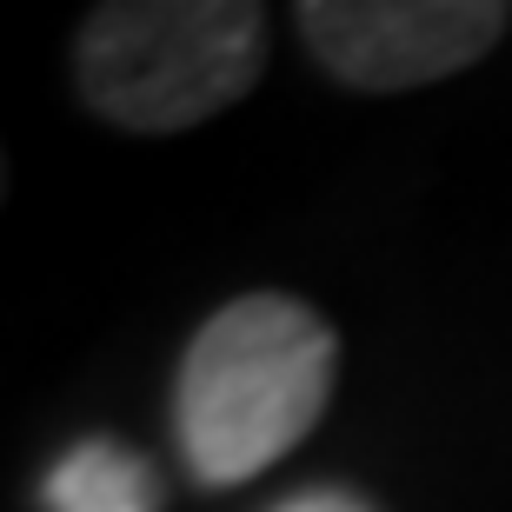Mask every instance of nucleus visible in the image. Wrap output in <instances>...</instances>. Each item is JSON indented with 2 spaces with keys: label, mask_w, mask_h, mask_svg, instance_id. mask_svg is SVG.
I'll use <instances>...</instances> for the list:
<instances>
[{
  "label": "nucleus",
  "mask_w": 512,
  "mask_h": 512,
  "mask_svg": "<svg viewBox=\"0 0 512 512\" xmlns=\"http://www.w3.org/2000/svg\"><path fill=\"white\" fill-rule=\"evenodd\" d=\"M340 340L333 326L293 293H240L193 333L180 386H173V433L200 486H240L286 459L333 399Z\"/></svg>",
  "instance_id": "obj_1"
},
{
  "label": "nucleus",
  "mask_w": 512,
  "mask_h": 512,
  "mask_svg": "<svg viewBox=\"0 0 512 512\" xmlns=\"http://www.w3.org/2000/svg\"><path fill=\"white\" fill-rule=\"evenodd\" d=\"M266 60L253 0H107L74 34L80 100L127 133H187L247 94Z\"/></svg>",
  "instance_id": "obj_2"
},
{
  "label": "nucleus",
  "mask_w": 512,
  "mask_h": 512,
  "mask_svg": "<svg viewBox=\"0 0 512 512\" xmlns=\"http://www.w3.org/2000/svg\"><path fill=\"white\" fill-rule=\"evenodd\" d=\"M506 20L499 0H306L300 34L340 87L406 94L493 54Z\"/></svg>",
  "instance_id": "obj_3"
},
{
  "label": "nucleus",
  "mask_w": 512,
  "mask_h": 512,
  "mask_svg": "<svg viewBox=\"0 0 512 512\" xmlns=\"http://www.w3.org/2000/svg\"><path fill=\"white\" fill-rule=\"evenodd\" d=\"M47 512H160V473L120 439H80L40 479Z\"/></svg>",
  "instance_id": "obj_4"
},
{
  "label": "nucleus",
  "mask_w": 512,
  "mask_h": 512,
  "mask_svg": "<svg viewBox=\"0 0 512 512\" xmlns=\"http://www.w3.org/2000/svg\"><path fill=\"white\" fill-rule=\"evenodd\" d=\"M273 512H373L360 493H333V486H313V493H293V499H280Z\"/></svg>",
  "instance_id": "obj_5"
}]
</instances>
